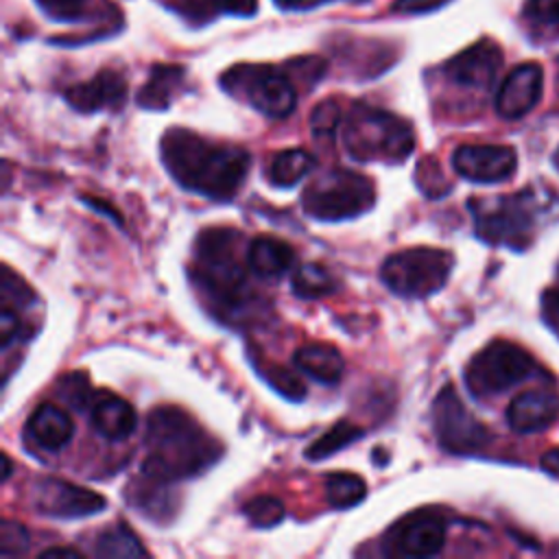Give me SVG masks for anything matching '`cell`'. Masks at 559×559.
I'll list each match as a JSON object with an SVG mask.
<instances>
[{
  "label": "cell",
  "instance_id": "1",
  "mask_svg": "<svg viewBox=\"0 0 559 559\" xmlns=\"http://www.w3.org/2000/svg\"><path fill=\"white\" fill-rule=\"evenodd\" d=\"M159 155L181 188L221 201L238 192L251 166L242 146L205 140L181 127L162 135Z\"/></svg>",
  "mask_w": 559,
  "mask_h": 559
},
{
  "label": "cell",
  "instance_id": "2",
  "mask_svg": "<svg viewBox=\"0 0 559 559\" xmlns=\"http://www.w3.org/2000/svg\"><path fill=\"white\" fill-rule=\"evenodd\" d=\"M144 448V476L164 483L201 474L223 452L221 443L177 406H157L148 413Z\"/></svg>",
  "mask_w": 559,
  "mask_h": 559
},
{
  "label": "cell",
  "instance_id": "3",
  "mask_svg": "<svg viewBox=\"0 0 559 559\" xmlns=\"http://www.w3.org/2000/svg\"><path fill=\"white\" fill-rule=\"evenodd\" d=\"M236 240L238 234L231 229L212 227L201 231L192 264V280L210 301L212 312L229 323L242 321L260 306L249 286L247 269L236 258Z\"/></svg>",
  "mask_w": 559,
  "mask_h": 559
},
{
  "label": "cell",
  "instance_id": "4",
  "mask_svg": "<svg viewBox=\"0 0 559 559\" xmlns=\"http://www.w3.org/2000/svg\"><path fill=\"white\" fill-rule=\"evenodd\" d=\"M343 142L358 162H404L415 148L413 127L373 105H354L343 120Z\"/></svg>",
  "mask_w": 559,
  "mask_h": 559
},
{
  "label": "cell",
  "instance_id": "5",
  "mask_svg": "<svg viewBox=\"0 0 559 559\" xmlns=\"http://www.w3.org/2000/svg\"><path fill=\"white\" fill-rule=\"evenodd\" d=\"M376 203L373 181L356 170L332 168L314 177L304 194L301 207L310 218L323 223L347 221L365 214Z\"/></svg>",
  "mask_w": 559,
  "mask_h": 559
},
{
  "label": "cell",
  "instance_id": "6",
  "mask_svg": "<svg viewBox=\"0 0 559 559\" xmlns=\"http://www.w3.org/2000/svg\"><path fill=\"white\" fill-rule=\"evenodd\" d=\"M452 264L454 258L445 249L411 247L391 253L380 266V277L395 295L424 299L443 288Z\"/></svg>",
  "mask_w": 559,
  "mask_h": 559
},
{
  "label": "cell",
  "instance_id": "7",
  "mask_svg": "<svg viewBox=\"0 0 559 559\" xmlns=\"http://www.w3.org/2000/svg\"><path fill=\"white\" fill-rule=\"evenodd\" d=\"M221 85L269 118H286L297 103L290 76L266 63H238L221 76Z\"/></svg>",
  "mask_w": 559,
  "mask_h": 559
},
{
  "label": "cell",
  "instance_id": "8",
  "mask_svg": "<svg viewBox=\"0 0 559 559\" xmlns=\"http://www.w3.org/2000/svg\"><path fill=\"white\" fill-rule=\"evenodd\" d=\"M535 369L533 356L509 341L483 347L465 367V384L476 397H487L526 380Z\"/></svg>",
  "mask_w": 559,
  "mask_h": 559
},
{
  "label": "cell",
  "instance_id": "9",
  "mask_svg": "<svg viewBox=\"0 0 559 559\" xmlns=\"http://www.w3.org/2000/svg\"><path fill=\"white\" fill-rule=\"evenodd\" d=\"M432 426L439 445L452 454L480 452L491 441V432L467 411L452 386H443L435 397Z\"/></svg>",
  "mask_w": 559,
  "mask_h": 559
},
{
  "label": "cell",
  "instance_id": "10",
  "mask_svg": "<svg viewBox=\"0 0 559 559\" xmlns=\"http://www.w3.org/2000/svg\"><path fill=\"white\" fill-rule=\"evenodd\" d=\"M476 231L487 242L522 245L533 227V205L528 194L500 197L493 201H469Z\"/></svg>",
  "mask_w": 559,
  "mask_h": 559
},
{
  "label": "cell",
  "instance_id": "11",
  "mask_svg": "<svg viewBox=\"0 0 559 559\" xmlns=\"http://www.w3.org/2000/svg\"><path fill=\"white\" fill-rule=\"evenodd\" d=\"M31 504L46 518L76 520L100 513L105 509V498L87 487L46 476L33 483Z\"/></svg>",
  "mask_w": 559,
  "mask_h": 559
},
{
  "label": "cell",
  "instance_id": "12",
  "mask_svg": "<svg viewBox=\"0 0 559 559\" xmlns=\"http://www.w3.org/2000/svg\"><path fill=\"white\" fill-rule=\"evenodd\" d=\"M445 544V522L430 509L415 511L397 522L386 539L384 548L393 557H432Z\"/></svg>",
  "mask_w": 559,
  "mask_h": 559
},
{
  "label": "cell",
  "instance_id": "13",
  "mask_svg": "<svg viewBox=\"0 0 559 559\" xmlns=\"http://www.w3.org/2000/svg\"><path fill=\"white\" fill-rule=\"evenodd\" d=\"M452 166L474 183H498L513 175L518 157L507 144H463L454 151Z\"/></svg>",
  "mask_w": 559,
  "mask_h": 559
},
{
  "label": "cell",
  "instance_id": "14",
  "mask_svg": "<svg viewBox=\"0 0 559 559\" xmlns=\"http://www.w3.org/2000/svg\"><path fill=\"white\" fill-rule=\"evenodd\" d=\"M544 90V70L539 63H522L513 68L498 87L496 94V111L507 118L515 120L526 116L542 98Z\"/></svg>",
  "mask_w": 559,
  "mask_h": 559
},
{
  "label": "cell",
  "instance_id": "15",
  "mask_svg": "<svg viewBox=\"0 0 559 559\" xmlns=\"http://www.w3.org/2000/svg\"><path fill=\"white\" fill-rule=\"evenodd\" d=\"M502 66V52L493 41H478L456 57H452L443 72L445 76L463 87L487 90Z\"/></svg>",
  "mask_w": 559,
  "mask_h": 559
},
{
  "label": "cell",
  "instance_id": "16",
  "mask_svg": "<svg viewBox=\"0 0 559 559\" xmlns=\"http://www.w3.org/2000/svg\"><path fill=\"white\" fill-rule=\"evenodd\" d=\"M70 107L83 114L100 109H120L127 98V81L116 70H100L85 83H76L63 92Z\"/></svg>",
  "mask_w": 559,
  "mask_h": 559
},
{
  "label": "cell",
  "instance_id": "17",
  "mask_svg": "<svg viewBox=\"0 0 559 559\" xmlns=\"http://www.w3.org/2000/svg\"><path fill=\"white\" fill-rule=\"evenodd\" d=\"M559 415V395L546 389H531L515 395L507 408V421L515 432L528 435L548 428Z\"/></svg>",
  "mask_w": 559,
  "mask_h": 559
},
{
  "label": "cell",
  "instance_id": "18",
  "mask_svg": "<svg viewBox=\"0 0 559 559\" xmlns=\"http://www.w3.org/2000/svg\"><path fill=\"white\" fill-rule=\"evenodd\" d=\"M26 435L37 448L46 452H59L70 443L74 435V421L59 404L41 402L26 421Z\"/></svg>",
  "mask_w": 559,
  "mask_h": 559
},
{
  "label": "cell",
  "instance_id": "19",
  "mask_svg": "<svg viewBox=\"0 0 559 559\" xmlns=\"http://www.w3.org/2000/svg\"><path fill=\"white\" fill-rule=\"evenodd\" d=\"M90 419L94 430L109 441H122L138 428L133 406L114 393H96L94 402L90 404Z\"/></svg>",
  "mask_w": 559,
  "mask_h": 559
},
{
  "label": "cell",
  "instance_id": "20",
  "mask_svg": "<svg viewBox=\"0 0 559 559\" xmlns=\"http://www.w3.org/2000/svg\"><path fill=\"white\" fill-rule=\"evenodd\" d=\"M295 264V251L286 240L275 236H255L247 245V266L258 277H280Z\"/></svg>",
  "mask_w": 559,
  "mask_h": 559
},
{
  "label": "cell",
  "instance_id": "21",
  "mask_svg": "<svg viewBox=\"0 0 559 559\" xmlns=\"http://www.w3.org/2000/svg\"><path fill=\"white\" fill-rule=\"evenodd\" d=\"M293 362L299 371H304L306 376L314 378L321 384H336L345 369L341 352L328 343L301 345L293 354Z\"/></svg>",
  "mask_w": 559,
  "mask_h": 559
},
{
  "label": "cell",
  "instance_id": "22",
  "mask_svg": "<svg viewBox=\"0 0 559 559\" xmlns=\"http://www.w3.org/2000/svg\"><path fill=\"white\" fill-rule=\"evenodd\" d=\"M183 68L173 63L153 66L148 81L138 92V105L144 109H166L183 85Z\"/></svg>",
  "mask_w": 559,
  "mask_h": 559
},
{
  "label": "cell",
  "instance_id": "23",
  "mask_svg": "<svg viewBox=\"0 0 559 559\" xmlns=\"http://www.w3.org/2000/svg\"><path fill=\"white\" fill-rule=\"evenodd\" d=\"M314 166V157L306 148H284L269 164V179L277 188L297 186Z\"/></svg>",
  "mask_w": 559,
  "mask_h": 559
},
{
  "label": "cell",
  "instance_id": "24",
  "mask_svg": "<svg viewBox=\"0 0 559 559\" xmlns=\"http://www.w3.org/2000/svg\"><path fill=\"white\" fill-rule=\"evenodd\" d=\"M94 552L105 559H127V557H146V548L140 544V539L133 535V531L118 522L111 528L103 531L96 539Z\"/></svg>",
  "mask_w": 559,
  "mask_h": 559
},
{
  "label": "cell",
  "instance_id": "25",
  "mask_svg": "<svg viewBox=\"0 0 559 559\" xmlns=\"http://www.w3.org/2000/svg\"><path fill=\"white\" fill-rule=\"evenodd\" d=\"M290 288L301 299H319L323 295L334 293L338 288V282L323 264L306 262L297 266L290 280Z\"/></svg>",
  "mask_w": 559,
  "mask_h": 559
},
{
  "label": "cell",
  "instance_id": "26",
  "mask_svg": "<svg viewBox=\"0 0 559 559\" xmlns=\"http://www.w3.org/2000/svg\"><path fill=\"white\" fill-rule=\"evenodd\" d=\"M328 504L334 509L356 507L367 496V485L358 474L352 472H332L323 483Z\"/></svg>",
  "mask_w": 559,
  "mask_h": 559
},
{
  "label": "cell",
  "instance_id": "27",
  "mask_svg": "<svg viewBox=\"0 0 559 559\" xmlns=\"http://www.w3.org/2000/svg\"><path fill=\"white\" fill-rule=\"evenodd\" d=\"M362 435H365V430L360 426L343 419V421L334 424L328 432H323L317 441H312L304 450V454H306L308 461H321V459H328L330 454L347 448L349 443L358 441Z\"/></svg>",
  "mask_w": 559,
  "mask_h": 559
},
{
  "label": "cell",
  "instance_id": "28",
  "mask_svg": "<svg viewBox=\"0 0 559 559\" xmlns=\"http://www.w3.org/2000/svg\"><path fill=\"white\" fill-rule=\"evenodd\" d=\"M251 360H253L258 373H260L275 391H280L284 397L297 402V400H301V397L306 395V386H304L301 378H299L293 369H288V367H284V365H277V362H269L266 358H262V360L251 358Z\"/></svg>",
  "mask_w": 559,
  "mask_h": 559
},
{
  "label": "cell",
  "instance_id": "29",
  "mask_svg": "<svg viewBox=\"0 0 559 559\" xmlns=\"http://www.w3.org/2000/svg\"><path fill=\"white\" fill-rule=\"evenodd\" d=\"M242 513L253 526L271 528L284 520L286 509L284 502L275 496H253L242 504Z\"/></svg>",
  "mask_w": 559,
  "mask_h": 559
},
{
  "label": "cell",
  "instance_id": "30",
  "mask_svg": "<svg viewBox=\"0 0 559 559\" xmlns=\"http://www.w3.org/2000/svg\"><path fill=\"white\" fill-rule=\"evenodd\" d=\"M343 124V111L336 100H321L310 116L312 135L319 142H330L336 135V129Z\"/></svg>",
  "mask_w": 559,
  "mask_h": 559
},
{
  "label": "cell",
  "instance_id": "31",
  "mask_svg": "<svg viewBox=\"0 0 559 559\" xmlns=\"http://www.w3.org/2000/svg\"><path fill=\"white\" fill-rule=\"evenodd\" d=\"M0 299L2 306L0 308H15L22 310L26 306H31L35 301L33 290L24 284L22 277L13 275L9 266L2 269V282H0Z\"/></svg>",
  "mask_w": 559,
  "mask_h": 559
},
{
  "label": "cell",
  "instance_id": "32",
  "mask_svg": "<svg viewBox=\"0 0 559 559\" xmlns=\"http://www.w3.org/2000/svg\"><path fill=\"white\" fill-rule=\"evenodd\" d=\"M59 393H61V397H63L68 404H72V406H76V408H81V411H87L90 404H92L94 397H96V393L90 389V382H87V378H85L83 373L63 376V378L59 380Z\"/></svg>",
  "mask_w": 559,
  "mask_h": 559
},
{
  "label": "cell",
  "instance_id": "33",
  "mask_svg": "<svg viewBox=\"0 0 559 559\" xmlns=\"http://www.w3.org/2000/svg\"><path fill=\"white\" fill-rule=\"evenodd\" d=\"M28 533L20 522L2 520L0 524V555L2 557H15L24 555L28 550Z\"/></svg>",
  "mask_w": 559,
  "mask_h": 559
},
{
  "label": "cell",
  "instance_id": "34",
  "mask_svg": "<svg viewBox=\"0 0 559 559\" xmlns=\"http://www.w3.org/2000/svg\"><path fill=\"white\" fill-rule=\"evenodd\" d=\"M44 13L59 22H76L85 17L87 0H35Z\"/></svg>",
  "mask_w": 559,
  "mask_h": 559
},
{
  "label": "cell",
  "instance_id": "35",
  "mask_svg": "<svg viewBox=\"0 0 559 559\" xmlns=\"http://www.w3.org/2000/svg\"><path fill=\"white\" fill-rule=\"evenodd\" d=\"M286 74L290 76V81L299 79V81H306L308 85H312L325 74V61L319 57H299V59L288 61Z\"/></svg>",
  "mask_w": 559,
  "mask_h": 559
},
{
  "label": "cell",
  "instance_id": "36",
  "mask_svg": "<svg viewBox=\"0 0 559 559\" xmlns=\"http://www.w3.org/2000/svg\"><path fill=\"white\" fill-rule=\"evenodd\" d=\"M524 15L535 24H559V0H526Z\"/></svg>",
  "mask_w": 559,
  "mask_h": 559
},
{
  "label": "cell",
  "instance_id": "37",
  "mask_svg": "<svg viewBox=\"0 0 559 559\" xmlns=\"http://www.w3.org/2000/svg\"><path fill=\"white\" fill-rule=\"evenodd\" d=\"M22 319H20V310L15 308H0V345L2 349H7L11 343L22 338Z\"/></svg>",
  "mask_w": 559,
  "mask_h": 559
},
{
  "label": "cell",
  "instance_id": "38",
  "mask_svg": "<svg viewBox=\"0 0 559 559\" xmlns=\"http://www.w3.org/2000/svg\"><path fill=\"white\" fill-rule=\"evenodd\" d=\"M450 0H395L391 4L393 13H426L432 9L443 7Z\"/></svg>",
  "mask_w": 559,
  "mask_h": 559
},
{
  "label": "cell",
  "instance_id": "39",
  "mask_svg": "<svg viewBox=\"0 0 559 559\" xmlns=\"http://www.w3.org/2000/svg\"><path fill=\"white\" fill-rule=\"evenodd\" d=\"M212 4L234 15H253L258 9V0H212Z\"/></svg>",
  "mask_w": 559,
  "mask_h": 559
},
{
  "label": "cell",
  "instance_id": "40",
  "mask_svg": "<svg viewBox=\"0 0 559 559\" xmlns=\"http://www.w3.org/2000/svg\"><path fill=\"white\" fill-rule=\"evenodd\" d=\"M41 559H81V552L68 546H59V548H46L39 552Z\"/></svg>",
  "mask_w": 559,
  "mask_h": 559
},
{
  "label": "cell",
  "instance_id": "41",
  "mask_svg": "<svg viewBox=\"0 0 559 559\" xmlns=\"http://www.w3.org/2000/svg\"><path fill=\"white\" fill-rule=\"evenodd\" d=\"M542 467L559 478V448H552L542 454Z\"/></svg>",
  "mask_w": 559,
  "mask_h": 559
},
{
  "label": "cell",
  "instance_id": "42",
  "mask_svg": "<svg viewBox=\"0 0 559 559\" xmlns=\"http://www.w3.org/2000/svg\"><path fill=\"white\" fill-rule=\"evenodd\" d=\"M282 9H310V7H317L325 0H275Z\"/></svg>",
  "mask_w": 559,
  "mask_h": 559
},
{
  "label": "cell",
  "instance_id": "43",
  "mask_svg": "<svg viewBox=\"0 0 559 559\" xmlns=\"http://www.w3.org/2000/svg\"><path fill=\"white\" fill-rule=\"evenodd\" d=\"M11 476V459L9 454H2V480H7Z\"/></svg>",
  "mask_w": 559,
  "mask_h": 559
},
{
  "label": "cell",
  "instance_id": "44",
  "mask_svg": "<svg viewBox=\"0 0 559 559\" xmlns=\"http://www.w3.org/2000/svg\"><path fill=\"white\" fill-rule=\"evenodd\" d=\"M557 166H559V151H557Z\"/></svg>",
  "mask_w": 559,
  "mask_h": 559
},
{
  "label": "cell",
  "instance_id": "45",
  "mask_svg": "<svg viewBox=\"0 0 559 559\" xmlns=\"http://www.w3.org/2000/svg\"><path fill=\"white\" fill-rule=\"evenodd\" d=\"M557 306H559V297H557Z\"/></svg>",
  "mask_w": 559,
  "mask_h": 559
},
{
  "label": "cell",
  "instance_id": "46",
  "mask_svg": "<svg viewBox=\"0 0 559 559\" xmlns=\"http://www.w3.org/2000/svg\"><path fill=\"white\" fill-rule=\"evenodd\" d=\"M354 2H362V0H354Z\"/></svg>",
  "mask_w": 559,
  "mask_h": 559
}]
</instances>
